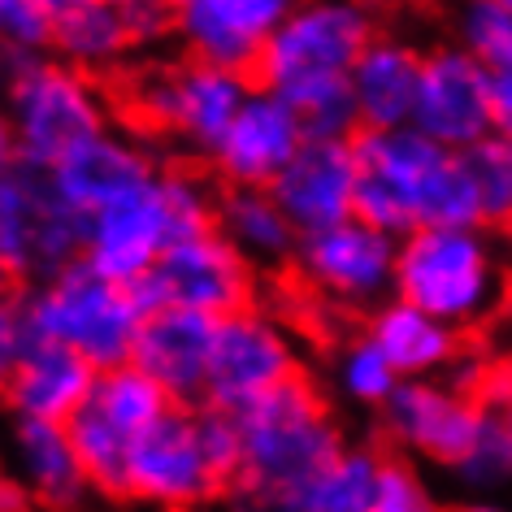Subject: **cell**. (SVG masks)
Returning a JSON list of instances; mask_svg holds the SVG:
<instances>
[{
	"instance_id": "31",
	"label": "cell",
	"mask_w": 512,
	"mask_h": 512,
	"mask_svg": "<svg viewBox=\"0 0 512 512\" xmlns=\"http://www.w3.org/2000/svg\"><path fill=\"white\" fill-rule=\"evenodd\" d=\"M452 44L491 74H512V0H469L452 9Z\"/></svg>"
},
{
	"instance_id": "14",
	"label": "cell",
	"mask_w": 512,
	"mask_h": 512,
	"mask_svg": "<svg viewBox=\"0 0 512 512\" xmlns=\"http://www.w3.org/2000/svg\"><path fill=\"white\" fill-rule=\"evenodd\" d=\"M300 374H304L300 339L283 317L265 309L235 313L226 322H217L204 408L235 417Z\"/></svg>"
},
{
	"instance_id": "4",
	"label": "cell",
	"mask_w": 512,
	"mask_h": 512,
	"mask_svg": "<svg viewBox=\"0 0 512 512\" xmlns=\"http://www.w3.org/2000/svg\"><path fill=\"white\" fill-rule=\"evenodd\" d=\"M0 105L18 139V161L57 170L79 144L109 131V100L96 79L57 57H22L0 48Z\"/></svg>"
},
{
	"instance_id": "33",
	"label": "cell",
	"mask_w": 512,
	"mask_h": 512,
	"mask_svg": "<svg viewBox=\"0 0 512 512\" xmlns=\"http://www.w3.org/2000/svg\"><path fill=\"white\" fill-rule=\"evenodd\" d=\"M465 157H469L473 183H478V196H482L486 226L504 230L512 222V144L508 139H499V135H491L486 144L469 148Z\"/></svg>"
},
{
	"instance_id": "10",
	"label": "cell",
	"mask_w": 512,
	"mask_h": 512,
	"mask_svg": "<svg viewBox=\"0 0 512 512\" xmlns=\"http://www.w3.org/2000/svg\"><path fill=\"white\" fill-rule=\"evenodd\" d=\"M178 408L144 369L135 365H118L105 369L96 378L92 400L83 404V413L70 421V439L79 452L87 478H92L96 495L122 499V482H126V456L157 421Z\"/></svg>"
},
{
	"instance_id": "30",
	"label": "cell",
	"mask_w": 512,
	"mask_h": 512,
	"mask_svg": "<svg viewBox=\"0 0 512 512\" xmlns=\"http://www.w3.org/2000/svg\"><path fill=\"white\" fill-rule=\"evenodd\" d=\"M278 96L287 100V109L304 126V139H356L361 135L352 79H309Z\"/></svg>"
},
{
	"instance_id": "15",
	"label": "cell",
	"mask_w": 512,
	"mask_h": 512,
	"mask_svg": "<svg viewBox=\"0 0 512 512\" xmlns=\"http://www.w3.org/2000/svg\"><path fill=\"white\" fill-rule=\"evenodd\" d=\"M395 265H400V239L352 217L335 230L300 239L291 270L326 304L369 317L395 300Z\"/></svg>"
},
{
	"instance_id": "25",
	"label": "cell",
	"mask_w": 512,
	"mask_h": 512,
	"mask_svg": "<svg viewBox=\"0 0 512 512\" xmlns=\"http://www.w3.org/2000/svg\"><path fill=\"white\" fill-rule=\"evenodd\" d=\"M387 452L369 443H348L322 473L283 491H230V512H369Z\"/></svg>"
},
{
	"instance_id": "29",
	"label": "cell",
	"mask_w": 512,
	"mask_h": 512,
	"mask_svg": "<svg viewBox=\"0 0 512 512\" xmlns=\"http://www.w3.org/2000/svg\"><path fill=\"white\" fill-rule=\"evenodd\" d=\"M330 382H335V391L352 408H374V413H382L391 395L400 391L404 378L395 374L391 361L374 348V339L361 330V335L343 339L335 348V361H330Z\"/></svg>"
},
{
	"instance_id": "35",
	"label": "cell",
	"mask_w": 512,
	"mask_h": 512,
	"mask_svg": "<svg viewBox=\"0 0 512 512\" xmlns=\"http://www.w3.org/2000/svg\"><path fill=\"white\" fill-rule=\"evenodd\" d=\"M0 48L22 57L53 53V0H0Z\"/></svg>"
},
{
	"instance_id": "37",
	"label": "cell",
	"mask_w": 512,
	"mask_h": 512,
	"mask_svg": "<svg viewBox=\"0 0 512 512\" xmlns=\"http://www.w3.org/2000/svg\"><path fill=\"white\" fill-rule=\"evenodd\" d=\"M22 348H27V326H22L18 296H5L0 300V395H5L9 378H14Z\"/></svg>"
},
{
	"instance_id": "27",
	"label": "cell",
	"mask_w": 512,
	"mask_h": 512,
	"mask_svg": "<svg viewBox=\"0 0 512 512\" xmlns=\"http://www.w3.org/2000/svg\"><path fill=\"white\" fill-rule=\"evenodd\" d=\"M135 53L126 31L122 0H53V53L61 66L87 74H109Z\"/></svg>"
},
{
	"instance_id": "13",
	"label": "cell",
	"mask_w": 512,
	"mask_h": 512,
	"mask_svg": "<svg viewBox=\"0 0 512 512\" xmlns=\"http://www.w3.org/2000/svg\"><path fill=\"white\" fill-rule=\"evenodd\" d=\"M230 491L204 443L200 408H170L126 456L122 499L161 512H191Z\"/></svg>"
},
{
	"instance_id": "21",
	"label": "cell",
	"mask_w": 512,
	"mask_h": 512,
	"mask_svg": "<svg viewBox=\"0 0 512 512\" xmlns=\"http://www.w3.org/2000/svg\"><path fill=\"white\" fill-rule=\"evenodd\" d=\"M217 322L187 309H157L144 317L131 365L157 382L178 408H204Z\"/></svg>"
},
{
	"instance_id": "2",
	"label": "cell",
	"mask_w": 512,
	"mask_h": 512,
	"mask_svg": "<svg viewBox=\"0 0 512 512\" xmlns=\"http://www.w3.org/2000/svg\"><path fill=\"white\" fill-rule=\"evenodd\" d=\"M395 300L430 313L456 335L491 326L512 304V256L499 230L452 226L400 239Z\"/></svg>"
},
{
	"instance_id": "19",
	"label": "cell",
	"mask_w": 512,
	"mask_h": 512,
	"mask_svg": "<svg viewBox=\"0 0 512 512\" xmlns=\"http://www.w3.org/2000/svg\"><path fill=\"white\" fill-rule=\"evenodd\" d=\"M165 170V161L157 157V148L144 135L126 131V126H109L96 139H87L57 165L53 187L66 196V204L83 217L105 213L109 204L126 200L131 191L152 183Z\"/></svg>"
},
{
	"instance_id": "1",
	"label": "cell",
	"mask_w": 512,
	"mask_h": 512,
	"mask_svg": "<svg viewBox=\"0 0 512 512\" xmlns=\"http://www.w3.org/2000/svg\"><path fill=\"white\" fill-rule=\"evenodd\" d=\"M356 148V217L391 239L413 230L486 226L482 196L465 152H447L413 126L404 131H361ZM491 230V226H486Z\"/></svg>"
},
{
	"instance_id": "38",
	"label": "cell",
	"mask_w": 512,
	"mask_h": 512,
	"mask_svg": "<svg viewBox=\"0 0 512 512\" xmlns=\"http://www.w3.org/2000/svg\"><path fill=\"white\" fill-rule=\"evenodd\" d=\"M491 118L495 135L512 139V74H491Z\"/></svg>"
},
{
	"instance_id": "8",
	"label": "cell",
	"mask_w": 512,
	"mask_h": 512,
	"mask_svg": "<svg viewBox=\"0 0 512 512\" xmlns=\"http://www.w3.org/2000/svg\"><path fill=\"white\" fill-rule=\"evenodd\" d=\"M87 217L74 213L48 170L18 165L0 178V274L22 291L83 261Z\"/></svg>"
},
{
	"instance_id": "42",
	"label": "cell",
	"mask_w": 512,
	"mask_h": 512,
	"mask_svg": "<svg viewBox=\"0 0 512 512\" xmlns=\"http://www.w3.org/2000/svg\"><path fill=\"white\" fill-rule=\"evenodd\" d=\"M447 512H512V508H504L499 499H460V504Z\"/></svg>"
},
{
	"instance_id": "24",
	"label": "cell",
	"mask_w": 512,
	"mask_h": 512,
	"mask_svg": "<svg viewBox=\"0 0 512 512\" xmlns=\"http://www.w3.org/2000/svg\"><path fill=\"white\" fill-rule=\"evenodd\" d=\"M426 48L400 31H378L352 66V100L361 131H404L413 126Z\"/></svg>"
},
{
	"instance_id": "36",
	"label": "cell",
	"mask_w": 512,
	"mask_h": 512,
	"mask_svg": "<svg viewBox=\"0 0 512 512\" xmlns=\"http://www.w3.org/2000/svg\"><path fill=\"white\" fill-rule=\"evenodd\" d=\"M122 14H126V31L139 48H157L161 40L174 35V5H161V0H122Z\"/></svg>"
},
{
	"instance_id": "32",
	"label": "cell",
	"mask_w": 512,
	"mask_h": 512,
	"mask_svg": "<svg viewBox=\"0 0 512 512\" xmlns=\"http://www.w3.org/2000/svg\"><path fill=\"white\" fill-rule=\"evenodd\" d=\"M452 482L465 486L469 499H491V491L512 482V439H508L495 408H491V417H486L478 443L469 447V456L452 469Z\"/></svg>"
},
{
	"instance_id": "7",
	"label": "cell",
	"mask_w": 512,
	"mask_h": 512,
	"mask_svg": "<svg viewBox=\"0 0 512 512\" xmlns=\"http://www.w3.org/2000/svg\"><path fill=\"white\" fill-rule=\"evenodd\" d=\"M252 79L200 66L191 57L152 61L131 79V105L152 131L165 135L183 157L209 161L222 144L226 126L235 122L243 100L252 96Z\"/></svg>"
},
{
	"instance_id": "11",
	"label": "cell",
	"mask_w": 512,
	"mask_h": 512,
	"mask_svg": "<svg viewBox=\"0 0 512 512\" xmlns=\"http://www.w3.org/2000/svg\"><path fill=\"white\" fill-rule=\"evenodd\" d=\"M486 417H491V404L482 387L460 378H417L400 382V391L378 413V426L395 456L452 473L478 443Z\"/></svg>"
},
{
	"instance_id": "39",
	"label": "cell",
	"mask_w": 512,
	"mask_h": 512,
	"mask_svg": "<svg viewBox=\"0 0 512 512\" xmlns=\"http://www.w3.org/2000/svg\"><path fill=\"white\" fill-rule=\"evenodd\" d=\"M482 395H486V404L499 413V421H504V430H508V439H512V369H499V374H491L482 382Z\"/></svg>"
},
{
	"instance_id": "41",
	"label": "cell",
	"mask_w": 512,
	"mask_h": 512,
	"mask_svg": "<svg viewBox=\"0 0 512 512\" xmlns=\"http://www.w3.org/2000/svg\"><path fill=\"white\" fill-rule=\"evenodd\" d=\"M0 512H31V499L22 495V486L9 473H0Z\"/></svg>"
},
{
	"instance_id": "44",
	"label": "cell",
	"mask_w": 512,
	"mask_h": 512,
	"mask_svg": "<svg viewBox=\"0 0 512 512\" xmlns=\"http://www.w3.org/2000/svg\"><path fill=\"white\" fill-rule=\"evenodd\" d=\"M499 235H504V243H508V256H512V222H508L504 230H499Z\"/></svg>"
},
{
	"instance_id": "45",
	"label": "cell",
	"mask_w": 512,
	"mask_h": 512,
	"mask_svg": "<svg viewBox=\"0 0 512 512\" xmlns=\"http://www.w3.org/2000/svg\"><path fill=\"white\" fill-rule=\"evenodd\" d=\"M508 144H512V139H508Z\"/></svg>"
},
{
	"instance_id": "18",
	"label": "cell",
	"mask_w": 512,
	"mask_h": 512,
	"mask_svg": "<svg viewBox=\"0 0 512 512\" xmlns=\"http://www.w3.org/2000/svg\"><path fill=\"white\" fill-rule=\"evenodd\" d=\"M304 126L296 122V113L287 109V100L265 87H252V96L243 100V109L235 113V122L226 126L222 144L213 148V178L217 187H261L270 191L283 170L300 157Z\"/></svg>"
},
{
	"instance_id": "9",
	"label": "cell",
	"mask_w": 512,
	"mask_h": 512,
	"mask_svg": "<svg viewBox=\"0 0 512 512\" xmlns=\"http://www.w3.org/2000/svg\"><path fill=\"white\" fill-rule=\"evenodd\" d=\"M374 9L352 0H309L291 5L270 35L252 83L265 92H287L309 79H352V66L378 40Z\"/></svg>"
},
{
	"instance_id": "26",
	"label": "cell",
	"mask_w": 512,
	"mask_h": 512,
	"mask_svg": "<svg viewBox=\"0 0 512 512\" xmlns=\"http://www.w3.org/2000/svg\"><path fill=\"white\" fill-rule=\"evenodd\" d=\"M365 335L374 339V348L387 356L404 382L452 378L460 356H465V335H456L452 326L434 322L430 313H421L404 300H387L382 309L369 313Z\"/></svg>"
},
{
	"instance_id": "3",
	"label": "cell",
	"mask_w": 512,
	"mask_h": 512,
	"mask_svg": "<svg viewBox=\"0 0 512 512\" xmlns=\"http://www.w3.org/2000/svg\"><path fill=\"white\" fill-rule=\"evenodd\" d=\"M209 230H217V187L191 165H165L152 183L87 217L83 261L109 283L135 287L174 243Z\"/></svg>"
},
{
	"instance_id": "40",
	"label": "cell",
	"mask_w": 512,
	"mask_h": 512,
	"mask_svg": "<svg viewBox=\"0 0 512 512\" xmlns=\"http://www.w3.org/2000/svg\"><path fill=\"white\" fill-rule=\"evenodd\" d=\"M18 139H14V126H9V113L0 105V178H9L18 170Z\"/></svg>"
},
{
	"instance_id": "5",
	"label": "cell",
	"mask_w": 512,
	"mask_h": 512,
	"mask_svg": "<svg viewBox=\"0 0 512 512\" xmlns=\"http://www.w3.org/2000/svg\"><path fill=\"white\" fill-rule=\"evenodd\" d=\"M235 430L243 452V469L235 482L239 491L296 486L313 473H322L348 447V434L330 413L326 391L317 387L309 369L300 378H291L287 387L270 391L265 400H256L252 408L235 413Z\"/></svg>"
},
{
	"instance_id": "22",
	"label": "cell",
	"mask_w": 512,
	"mask_h": 512,
	"mask_svg": "<svg viewBox=\"0 0 512 512\" xmlns=\"http://www.w3.org/2000/svg\"><path fill=\"white\" fill-rule=\"evenodd\" d=\"M9 478L40 512H79L96 495L79 452H74L70 430L48 426V421L9 426Z\"/></svg>"
},
{
	"instance_id": "16",
	"label": "cell",
	"mask_w": 512,
	"mask_h": 512,
	"mask_svg": "<svg viewBox=\"0 0 512 512\" xmlns=\"http://www.w3.org/2000/svg\"><path fill=\"white\" fill-rule=\"evenodd\" d=\"M413 131L447 152H469L495 135L491 118V70H482L452 40L426 44L421 92L413 109Z\"/></svg>"
},
{
	"instance_id": "34",
	"label": "cell",
	"mask_w": 512,
	"mask_h": 512,
	"mask_svg": "<svg viewBox=\"0 0 512 512\" xmlns=\"http://www.w3.org/2000/svg\"><path fill=\"white\" fill-rule=\"evenodd\" d=\"M369 512H447L439 491L430 486V478L421 473L417 460L387 452L378 473V491H374V508Z\"/></svg>"
},
{
	"instance_id": "17",
	"label": "cell",
	"mask_w": 512,
	"mask_h": 512,
	"mask_svg": "<svg viewBox=\"0 0 512 512\" xmlns=\"http://www.w3.org/2000/svg\"><path fill=\"white\" fill-rule=\"evenodd\" d=\"M287 9L283 0H183L174 5V40L200 66L252 79Z\"/></svg>"
},
{
	"instance_id": "23",
	"label": "cell",
	"mask_w": 512,
	"mask_h": 512,
	"mask_svg": "<svg viewBox=\"0 0 512 512\" xmlns=\"http://www.w3.org/2000/svg\"><path fill=\"white\" fill-rule=\"evenodd\" d=\"M100 369H92L79 352L57 348L44 339H27L18 356V369L5 387V408L14 421H48V426H70L92 400Z\"/></svg>"
},
{
	"instance_id": "43",
	"label": "cell",
	"mask_w": 512,
	"mask_h": 512,
	"mask_svg": "<svg viewBox=\"0 0 512 512\" xmlns=\"http://www.w3.org/2000/svg\"><path fill=\"white\" fill-rule=\"evenodd\" d=\"M9 287H14V283H9V278L0 274V300H5V296H14V291H9Z\"/></svg>"
},
{
	"instance_id": "28",
	"label": "cell",
	"mask_w": 512,
	"mask_h": 512,
	"mask_svg": "<svg viewBox=\"0 0 512 512\" xmlns=\"http://www.w3.org/2000/svg\"><path fill=\"white\" fill-rule=\"evenodd\" d=\"M217 235L256 270H283L300 248L296 226L278 209L274 191L261 187H217Z\"/></svg>"
},
{
	"instance_id": "12",
	"label": "cell",
	"mask_w": 512,
	"mask_h": 512,
	"mask_svg": "<svg viewBox=\"0 0 512 512\" xmlns=\"http://www.w3.org/2000/svg\"><path fill=\"white\" fill-rule=\"evenodd\" d=\"M131 291L144 313L187 309V313L213 317V322H226L235 313L256 309L261 270L252 261H243L217 230H209V235L174 243L157 261V270Z\"/></svg>"
},
{
	"instance_id": "20",
	"label": "cell",
	"mask_w": 512,
	"mask_h": 512,
	"mask_svg": "<svg viewBox=\"0 0 512 512\" xmlns=\"http://www.w3.org/2000/svg\"><path fill=\"white\" fill-rule=\"evenodd\" d=\"M356 183H361V170H356L352 139H309L270 191L296 235L309 239L352 222Z\"/></svg>"
},
{
	"instance_id": "6",
	"label": "cell",
	"mask_w": 512,
	"mask_h": 512,
	"mask_svg": "<svg viewBox=\"0 0 512 512\" xmlns=\"http://www.w3.org/2000/svg\"><path fill=\"white\" fill-rule=\"evenodd\" d=\"M18 309L27 339H44L79 352L100 374L131 365L139 326L148 317L131 287L109 283L87 261H74L70 270H61L48 283L18 291Z\"/></svg>"
}]
</instances>
